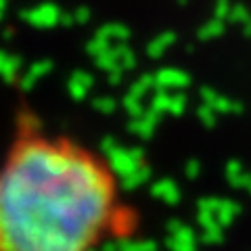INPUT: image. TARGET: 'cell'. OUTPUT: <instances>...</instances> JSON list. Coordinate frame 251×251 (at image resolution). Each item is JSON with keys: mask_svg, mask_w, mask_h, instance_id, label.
<instances>
[{"mask_svg": "<svg viewBox=\"0 0 251 251\" xmlns=\"http://www.w3.org/2000/svg\"><path fill=\"white\" fill-rule=\"evenodd\" d=\"M138 214L113 163L21 111L0 161V251H99L132 237Z\"/></svg>", "mask_w": 251, "mask_h": 251, "instance_id": "1", "label": "cell"}]
</instances>
